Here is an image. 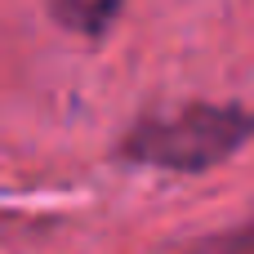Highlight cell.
<instances>
[{
    "mask_svg": "<svg viewBox=\"0 0 254 254\" xmlns=\"http://www.w3.org/2000/svg\"><path fill=\"white\" fill-rule=\"evenodd\" d=\"M254 138V107L241 103H188L179 112H152L116 143V161L201 174L237 156Z\"/></svg>",
    "mask_w": 254,
    "mask_h": 254,
    "instance_id": "1",
    "label": "cell"
},
{
    "mask_svg": "<svg viewBox=\"0 0 254 254\" xmlns=\"http://www.w3.org/2000/svg\"><path fill=\"white\" fill-rule=\"evenodd\" d=\"M121 9H125V0H49V18L89 40H98L121 18Z\"/></svg>",
    "mask_w": 254,
    "mask_h": 254,
    "instance_id": "2",
    "label": "cell"
},
{
    "mask_svg": "<svg viewBox=\"0 0 254 254\" xmlns=\"http://www.w3.org/2000/svg\"><path fill=\"white\" fill-rule=\"evenodd\" d=\"M188 254H254V219H246L241 228H232L223 237H210V241L192 246Z\"/></svg>",
    "mask_w": 254,
    "mask_h": 254,
    "instance_id": "3",
    "label": "cell"
}]
</instances>
